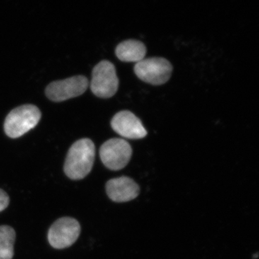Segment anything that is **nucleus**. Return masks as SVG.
<instances>
[{
    "instance_id": "nucleus-11",
    "label": "nucleus",
    "mask_w": 259,
    "mask_h": 259,
    "mask_svg": "<svg viewBox=\"0 0 259 259\" xmlns=\"http://www.w3.org/2000/svg\"><path fill=\"white\" fill-rule=\"evenodd\" d=\"M15 238L16 233L12 227L0 226V259L13 258Z\"/></svg>"
},
{
    "instance_id": "nucleus-10",
    "label": "nucleus",
    "mask_w": 259,
    "mask_h": 259,
    "mask_svg": "<svg viewBox=\"0 0 259 259\" xmlns=\"http://www.w3.org/2000/svg\"><path fill=\"white\" fill-rule=\"evenodd\" d=\"M116 56L124 62H139L144 59L146 48L142 42L127 40L120 42L115 50Z\"/></svg>"
},
{
    "instance_id": "nucleus-4",
    "label": "nucleus",
    "mask_w": 259,
    "mask_h": 259,
    "mask_svg": "<svg viewBox=\"0 0 259 259\" xmlns=\"http://www.w3.org/2000/svg\"><path fill=\"white\" fill-rule=\"evenodd\" d=\"M171 63L163 58L144 59L136 63L134 71L138 77L145 82L161 85L168 81L172 74Z\"/></svg>"
},
{
    "instance_id": "nucleus-6",
    "label": "nucleus",
    "mask_w": 259,
    "mask_h": 259,
    "mask_svg": "<svg viewBox=\"0 0 259 259\" xmlns=\"http://www.w3.org/2000/svg\"><path fill=\"white\" fill-rule=\"evenodd\" d=\"M132 148L125 140L112 139L104 143L100 156L103 164L109 169L118 171L127 166L132 156Z\"/></svg>"
},
{
    "instance_id": "nucleus-8",
    "label": "nucleus",
    "mask_w": 259,
    "mask_h": 259,
    "mask_svg": "<svg viewBox=\"0 0 259 259\" xmlns=\"http://www.w3.org/2000/svg\"><path fill=\"white\" fill-rule=\"evenodd\" d=\"M111 126L117 134L126 139H141L147 135L139 117L127 110L116 114L112 119Z\"/></svg>"
},
{
    "instance_id": "nucleus-5",
    "label": "nucleus",
    "mask_w": 259,
    "mask_h": 259,
    "mask_svg": "<svg viewBox=\"0 0 259 259\" xmlns=\"http://www.w3.org/2000/svg\"><path fill=\"white\" fill-rule=\"evenodd\" d=\"M81 233V226L76 219L64 217L59 218L51 226L48 240L53 248L64 249L74 244Z\"/></svg>"
},
{
    "instance_id": "nucleus-7",
    "label": "nucleus",
    "mask_w": 259,
    "mask_h": 259,
    "mask_svg": "<svg viewBox=\"0 0 259 259\" xmlns=\"http://www.w3.org/2000/svg\"><path fill=\"white\" fill-rule=\"evenodd\" d=\"M89 86L85 76H76L51 83L46 89V95L53 102H63L83 95Z\"/></svg>"
},
{
    "instance_id": "nucleus-9",
    "label": "nucleus",
    "mask_w": 259,
    "mask_h": 259,
    "mask_svg": "<svg viewBox=\"0 0 259 259\" xmlns=\"http://www.w3.org/2000/svg\"><path fill=\"white\" fill-rule=\"evenodd\" d=\"M105 188L109 198L115 202H130L138 197L140 194L139 185L127 177L109 180Z\"/></svg>"
},
{
    "instance_id": "nucleus-2",
    "label": "nucleus",
    "mask_w": 259,
    "mask_h": 259,
    "mask_svg": "<svg viewBox=\"0 0 259 259\" xmlns=\"http://www.w3.org/2000/svg\"><path fill=\"white\" fill-rule=\"evenodd\" d=\"M41 118V112L33 105H22L13 109L5 118V134L11 139H18L34 128Z\"/></svg>"
},
{
    "instance_id": "nucleus-1",
    "label": "nucleus",
    "mask_w": 259,
    "mask_h": 259,
    "mask_svg": "<svg viewBox=\"0 0 259 259\" xmlns=\"http://www.w3.org/2000/svg\"><path fill=\"white\" fill-rule=\"evenodd\" d=\"M95 158V146L89 139L76 141L68 151L64 170L72 180H82L93 169Z\"/></svg>"
},
{
    "instance_id": "nucleus-12",
    "label": "nucleus",
    "mask_w": 259,
    "mask_h": 259,
    "mask_svg": "<svg viewBox=\"0 0 259 259\" xmlns=\"http://www.w3.org/2000/svg\"><path fill=\"white\" fill-rule=\"evenodd\" d=\"M10 204V197L4 190L0 189V212L4 211Z\"/></svg>"
},
{
    "instance_id": "nucleus-3",
    "label": "nucleus",
    "mask_w": 259,
    "mask_h": 259,
    "mask_svg": "<svg viewBox=\"0 0 259 259\" xmlns=\"http://www.w3.org/2000/svg\"><path fill=\"white\" fill-rule=\"evenodd\" d=\"M118 86L115 67L111 62L102 61L95 66L90 87L94 95L100 98H110L117 93Z\"/></svg>"
}]
</instances>
